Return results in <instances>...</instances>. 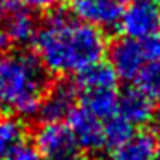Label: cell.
I'll return each instance as SVG.
<instances>
[{"label":"cell","mask_w":160,"mask_h":160,"mask_svg":"<svg viewBox=\"0 0 160 160\" xmlns=\"http://www.w3.org/2000/svg\"><path fill=\"white\" fill-rule=\"evenodd\" d=\"M35 53L50 74H78L102 62L107 43L103 31L64 9H50L33 38Z\"/></svg>","instance_id":"1"},{"label":"cell","mask_w":160,"mask_h":160,"mask_svg":"<svg viewBox=\"0 0 160 160\" xmlns=\"http://www.w3.org/2000/svg\"><path fill=\"white\" fill-rule=\"evenodd\" d=\"M50 83L48 69L35 52H5L0 59V114L35 119Z\"/></svg>","instance_id":"2"},{"label":"cell","mask_w":160,"mask_h":160,"mask_svg":"<svg viewBox=\"0 0 160 160\" xmlns=\"http://www.w3.org/2000/svg\"><path fill=\"white\" fill-rule=\"evenodd\" d=\"M108 60H110V67L117 74V78L134 81V78L143 69V66L153 60L148 38L136 40L122 36L121 40L112 43L110 52H108Z\"/></svg>","instance_id":"3"},{"label":"cell","mask_w":160,"mask_h":160,"mask_svg":"<svg viewBox=\"0 0 160 160\" xmlns=\"http://www.w3.org/2000/svg\"><path fill=\"white\" fill-rule=\"evenodd\" d=\"M117 26L128 38L145 40L160 35V7L152 0H131L122 7Z\"/></svg>","instance_id":"4"},{"label":"cell","mask_w":160,"mask_h":160,"mask_svg":"<svg viewBox=\"0 0 160 160\" xmlns=\"http://www.w3.org/2000/svg\"><path fill=\"white\" fill-rule=\"evenodd\" d=\"M33 145L43 160H71L76 157V139L64 122H42L35 132Z\"/></svg>","instance_id":"5"},{"label":"cell","mask_w":160,"mask_h":160,"mask_svg":"<svg viewBox=\"0 0 160 160\" xmlns=\"http://www.w3.org/2000/svg\"><path fill=\"white\" fill-rule=\"evenodd\" d=\"M78 107V91L74 81L60 79L50 83L47 93L40 102L35 119L40 122H62Z\"/></svg>","instance_id":"6"},{"label":"cell","mask_w":160,"mask_h":160,"mask_svg":"<svg viewBox=\"0 0 160 160\" xmlns=\"http://www.w3.org/2000/svg\"><path fill=\"white\" fill-rule=\"evenodd\" d=\"M69 121V129L76 139L78 148H83L86 152H95V150L105 148V138H103V121L88 112L86 108L76 107L71 115L67 117Z\"/></svg>","instance_id":"7"},{"label":"cell","mask_w":160,"mask_h":160,"mask_svg":"<svg viewBox=\"0 0 160 160\" xmlns=\"http://www.w3.org/2000/svg\"><path fill=\"white\" fill-rule=\"evenodd\" d=\"M122 7L121 0H74L72 14L103 31L119 24Z\"/></svg>","instance_id":"8"},{"label":"cell","mask_w":160,"mask_h":160,"mask_svg":"<svg viewBox=\"0 0 160 160\" xmlns=\"http://www.w3.org/2000/svg\"><path fill=\"white\" fill-rule=\"evenodd\" d=\"M0 18H2L0 28L5 33L9 42H12L16 47H26L33 43V38L38 29V21L33 11L18 4L5 11L4 14H0Z\"/></svg>","instance_id":"9"},{"label":"cell","mask_w":160,"mask_h":160,"mask_svg":"<svg viewBox=\"0 0 160 160\" xmlns=\"http://www.w3.org/2000/svg\"><path fill=\"white\" fill-rule=\"evenodd\" d=\"M117 114L132 128L143 126L152 119L153 100L139 88H129L117 98Z\"/></svg>","instance_id":"10"},{"label":"cell","mask_w":160,"mask_h":160,"mask_svg":"<svg viewBox=\"0 0 160 160\" xmlns=\"http://www.w3.org/2000/svg\"><path fill=\"white\" fill-rule=\"evenodd\" d=\"M157 139L152 132L132 131L122 143L112 148L110 160H155Z\"/></svg>","instance_id":"11"},{"label":"cell","mask_w":160,"mask_h":160,"mask_svg":"<svg viewBox=\"0 0 160 160\" xmlns=\"http://www.w3.org/2000/svg\"><path fill=\"white\" fill-rule=\"evenodd\" d=\"M22 141H26V124L22 119L0 114V160H9Z\"/></svg>","instance_id":"12"},{"label":"cell","mask_w":160,"mask_h":160,"mask_svg":"<svg viewBox=\"0 0 160 160\" xmlns=\"http://www.w3.org/2000/svg\"><path fill=\"white\" fill-rule=\"evenodd\" d=\"M117 90H100L78 95L81 107L86 108L88 112H91L102 121H107L117 112Z\"/></svg>","instance_id":"13"},{"label":"cell","mask_w":160,"mask_h":160,"mask_svg":"<svg viewBox=\"0 0 160 160\" xmlns=\"http://www.w3.org/2000/svg\"><path fill=\"white\" fill-rule=\"evenodd\" d=\"M134 83L152 100H160V59L146 62L134 78Z\"/></svg>","instance_id":"14"},{"label":"cell","mask_w":160,"mask_h":160,"mask_svg":"<svg viewBox=\"0 0 160 160\" xmlns=\"http://www.w3.org/2000/svg\"><path fill=\"white\" fill-rule=\"evenodd\" d=\"M134 131L131 124L128 121L121 117L115 112L112 117H108L107 121H103V138H105V148L112 150L114 146H117L119 143H122L131 132Z\"/></svg>","instance_id":"15"},{"label":"cell","mask_w":160,"mask_h":160,"mask_svg":"<svg viewBox=\"0 0 160 160\" xmlns=\"http://www.w3.org/2000/svg\"><path fill=\"white\" fill-rule=\"evenodd\" d=\"M9 160H43V158L38 153L36 146L26 139V141H22L21 145L12 152V155L9 157Z\"/></svg>","instance_id":"16"},{"label":"cell","mask_w":160,"mask_h":160,"mask_svg":"<svg viewBox=\"0 0 160 160\" xmlns=\"http://www.w3.org/2000/svg\"><path fill=\"white\" fill-rule=\"evenodd\" d=\"M19 4L33 12H47L55 7L57 0H19Z\"/></svg>","instance_id":"17"},{"label":"cell","mask_w":160,"mask_h":160,"mask_svg":"<svg viewBox=\"0 0 160 160\" xmlns=\"http://www.w3.org/2000/svg\"><path fill=\"white\" fill-rule=\"evenodd\" d=\"M7 48H9V40H7V36H5V33L2 31V28H0V59L5 55Z\"/></svg>","instance_id":"18"},{"label":"cell","mask_w":160,"mask_h":160,"mask_svg":"<svg viewBox=\"0 0 160 160\" xmlns=\"http://www.w3.org/2000/svg\"><path fill=\"white\" fill-rule=\"evenodd\" d=\"M18 4H19L18 0H0V14H4L5 11L12 9L14 5H18Z\"/></svg>","instance_id":"19"},{"label":"cell","mask_w":160,"mask_h":160,"mask_svg":"<svg viewBox=\"0 0 160 160\" xmlns=\"http://www.w3.org/2000/svg\"><path fill=\"white\" fill-rule=\"evenodd\" d=\"M152 121H153V126L155 129L160 132V105L157 108H153V114H152Z\"/></svg>","instance_id":"20"},{"label":"cell","mask_w":160,"mask_h":160,"mask_svg":"<svg viewBox=\"0 0 160 160\" xmlns=\"http://www.w3.org/2000/svg\"><path fill=\"white\" fill-rule=\"evenodd\" d=\"M71 160H95V158H91V157H72Z\"/></svg>","instance_id":"21"},{"label":"cell","mask_w":160,"mask_h":160,"mask_svg":"<svg viewBox=\"0 0 160 160\" xmlns=\"http://www.w3.org/2000/svg\"><path fill=\"white\" fill-rule=\"evenodd\" d=\"M155 160H160V146L157 148V153H155Z\"/></svg>","instance_id":"22"},{"label":"cell","mask_w":160,"mask_h":160,"mask_svg":"<svg viewBox=\"0 0 160 160\" xmlns=\"http://www.w3.org/2000/svg\"><path fill=\"white\" fill-rule=\"evenodd\" d=\"M152 2H155V4H157V5H158V7H160V0H152Z\"/></svg>","instance_id":"23"},{"label":"cell","mask_w":160,"mask_h":160,"mask_svg":"<svg viewBox=\"0 0 160 160\" xmlns=\"http://www.w3.org/2000/svg\"><path fill=\"white\" fill-rule=\"evenodd\" d=\"M71 2H74V0H71Z\"/></svg>","instance_id":"24"}]
</instances>
